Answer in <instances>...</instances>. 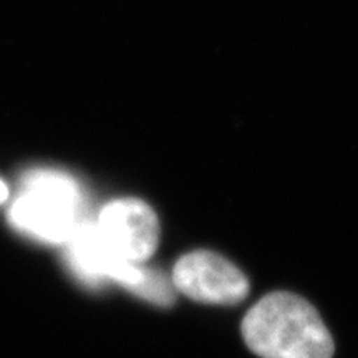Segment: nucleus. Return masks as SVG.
Here are the masks:
<instances>
[{"mask_svg":"<svg viewBox=\"0 0 358 358\" xmlns=\"http://www.w3.org/2000/svg\"><path fill=\"white\" fill-rule=\"evenodd\" d=\"M241 332L261 358H332L335 350L320 313L292 292H272L254 303Z\"/></svg>","mask_w":358,"mask_h":358,"instance_id":"f257e3e1","label":"nucleus"},{"mask_svg":"<svg viewBox=\"0 0 358 358\" xmlns=\"http://www.w3.org/2000/svg\"><path fill=\"white\" fill-rule=\"evenodd\" d=\"M83 196L66 173L37 169L29 173L13 201L8 219L25 236L43 243H66L83 221Z\"/></svg>","mask_w":358,"mask_h":358,"instance_id":"f03ea898","label":"nucleus"},{"mask_svg":"<svg viewBox=\"0 0 358 358\" xmlns=\"http://www.w3.org/2000/svg\"><path fill=\"white\" fill-rule=\"evenodd\" d=\"M66 243L70 268L80 280L90 287H98L106 280H115L116 272L124 261L106 248L96 222L83 219Z\"/></svg>","mask_w":358,"mask_h":358,"instance_id":"39448f33","label":"nucleus"},{"mask_svg":"<svg viewBox=\"0 0 358 358\" xmlns=\"http://www.w3.org/2000/svg\"><path fill=\"white\" fill-rule=\"evenodd\" d=\"M7 198H8V189H7L6 182L0 181V204L6 203Z\"/></svg>","mask_w":358,"mask_h":358,"instance_id":"423d86ee","label":"nucleus"},{"mask_svg":"<svg viewBox=\"0 0 358 358\" xmlns=\"http://www.w3.org/2000/svg\"><path fill=\"white\" fill-rule=\"evenodd\" d=\"M174 287L191 301L209 306H236L249 295V280L221 254L194 250L174 264Z\"/></svg>","mask_w":358,"mask_h":358,"instance_id":"7ed1b4c3","label":"nucleus"},{"mask_svg":"<svg viewBox=\"0 0 358 358\" xmlns=\"http://www.w3.org/2000/svg\"><path fill=\"white\" fill-rule=\"evenodd\" d=\"M96 226L106 248L123 261L141 264L158 248V217L141 199L113 201L103 209Z\"/></svg>","mask_w":358,"mask_h":358,"instance_id":"20e7f679","label":"nucleus"}]
</instances>
